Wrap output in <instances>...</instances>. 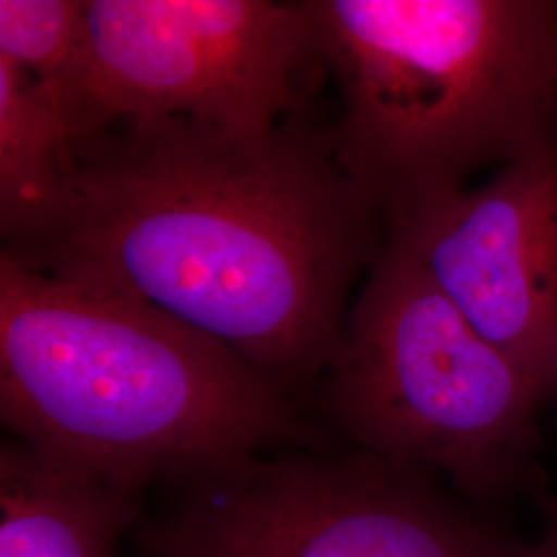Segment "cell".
I'll return each instance as SVG.
<instances>
[{
  "label": "cell",
  "mask_w": 557,
  "mask_h": 557,
  "mask_svg": "<svg viewBox=\"0 0 557 557\" xmlns=\"http://www.w3.org/2000/svg\"><path fill=\"white\" fill-rule=\"evenodd\" d=\"M384 238L331 124L236 133L174 119L73 145L57 220L2 255L163 310L289 391L337 358L349 292Z\"/></svg>",
  "instance_id": "6da1fadb"
},
{
  "label": "cell",
  "mask_w": 557,
  "mask_h": 557,
  "mask_svg": "<svg viewBox=\"0 0 557 557\" xmlns=\"http://www.w3.org/2000/svg\"><path fill=\"white\" fill-rule=\"evenodd\" d=\"M0 418L44 460L135 494L277 444L319 446L289 391L218 338L4 255Z\"/></svg>",
  "instance_id": "7a4b0ae2"
},
{
  "label": "cell",
  "mask_w": 557,
  "mask_h": 557,
  "mask_svg": "<svg viewBox=\"0 0 557 557\" xmlns=\"http://www.w3.org/2000/svg\"><path fill=\"white\" fill-rule=\"evenodd\" d=\"M341 168L382 221L557 124L554 0H312Z\"/></svg>",
  "instance_id": "3957f363"
},
{
  "label": "cell",
  "mask_w": 557,
  "mask_h": 557,
  "mask_svg": "<svg viewBox=\"0 0 557 557\" xmlns=\"http://www.w3.org/2000/svg\"><path fill=\"white\" fill-rule=\"evenodd\" d=\"M543 398L418 260L384 238L322 384L320 407L341 438L494 502L535 473Z\"/></svg>",
  "instance_id": "277c9868"
},
{
  "label": "cell",
  "mask_w": 557,
  "mask_h": 557,
  "mask_svg": "<svg viewBox=\"0 0 557 557\" xmlns=\"http://www.w3.org/2000/svg\"><path fill=\"white\" fill-rule=\"evenodd\" d=\"M69 149L119 124L199 120L264 133L310 116L326 73L312 0H83Z\"/></svg>",
  "instance_id": "5b68a950"
},
{
  "label": "cell",
  "mask_w": 557,
  "mask_h": 557,
  "mask_svg": "<svg viewBox=\"0 0 557 557\" xmlns=\"http://www.w3.org/2000/svg\"><path fill=\"white\" fill-rule=\"evenodd\" d=\"M140 557H510L428 471L372 453L242 458L174 485Z\"/></svg>",
  "instance_id": "8992f818"
},
{
  "label": "cell",
  "mask_w": 557,
  "mask_h": 557,
  "mask_svg": "<svg viewBox=\"0 0 557 557\" xmlns=\"http://www.w3.org/2000/svg\"><path fill=\"white\" fill-rule=\"evenodd\" d=\"M483 337L547 397L557 386V124L473 190L384 221Z\"/></svg>",
  "instance_id": "52a82bcc"
},
{
  "label": "cell",
  "mask_w": 557,
  "mask_h": 557,
  "mask_svg": "<svg viewBox=\"0 0 557 557\" xmlns=\"http://www.w3.org/2000/svg\"><path fill=\"white\" fill-rule=\"evenodd\" d=\"M140 494L38 457L0 448V557H114L139 524Z\"/></svg>",
  "instance_id": "ba28073f"
},
{
  "label": "cell",
  "mask_w": 557,
  "mask_h": 557,
  "mask_svg": "<svg viewBox=\"0 0 557 557\" xmlns=\"http://www.w3.org/2000/svg\"><path fill=\"white\" fill-rule=\"evenodd\" d=\"M69 143L59 114L27 73L0 59V232L4 250L52 225L64 199Z\"/></svg>",
  "instance_id": "9c48e42d"
},
{
  "label": "cell",
  "mask_w": 557,
  "mask_h": 557,
  "mask_svg": "<svg viewBox=\"0 0 557 557\" xmlns=\"http://www.w3.org/2000/svg\"><path fill=\"white\" fill-rule=\"evenodd\" d=\"M83 11L79 0H0V59L38 83L64 133L83 50Z\"/></svg>",
  "instance_id": "30bf717a"
},
{
  "label": "cell",
  "mask_w": 557,
  "mask_h": 557,
  "mask_svg": "<svg viewBox=\"0 0 557 557\" xmlns=\"http://www.w3.org/2000/svg\"><path fill=\"white\" fill-rule=\"evenodd\" d=\"M543 529L535 543L512 545L510 557H557V498L545 496L541 499Z\"/></svg>",
  "instance_id": "8fae6325"
}]
</instances>
